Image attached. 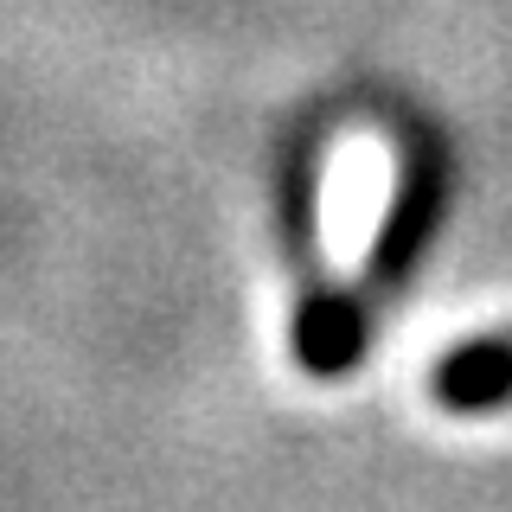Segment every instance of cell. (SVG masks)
<instances>
[{"label":"cell","instance_id":"6da1fadb","mask_svg":"<svg viewBox=\"0 0 512 512\" xmlns=\"http://www.w3.org/2000/svg\"><path fill=\"white\" fill-rule=\"evenodd\" d=\"M397 192V148L378 128H346L320 173V263L333 282H359L378 250Z\"/></svg>","mask_w":512,"mask_h":512}]
</instances>
